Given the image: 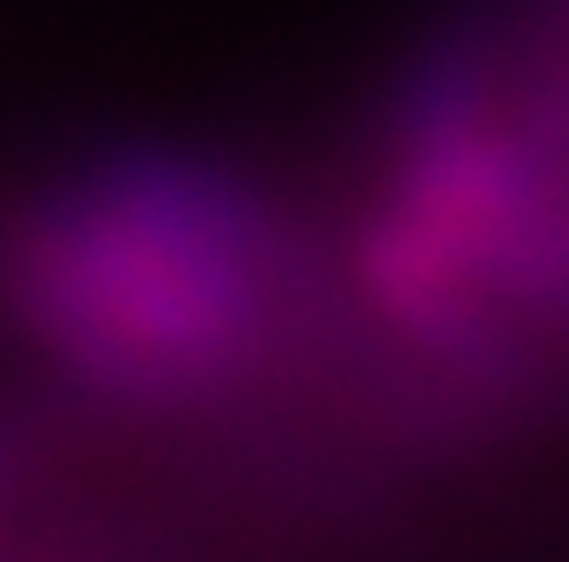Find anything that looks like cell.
Segmentation results:
<instances>
[{"label": "cell", "mask_w": 569, "mask_h": 562, "mask_svg": "<svg viewBox=\"0 0 569 562\" xmlns=\"http://www.w3.org/2000/svg\"><path fill=\"white\" fill-rule=\"evenodd\" d=\"M393 556L569 471V0H426L301 158Z\"/></svg>", "instance_id": "obj_1"}, {"label": "cell", "mask_w": 569, "mask_h": 562, "mask_svg": "<svg viewBox=\"0 0 569 562\" xmlns=\"http://www.w3.org/2000/svg\"><path fill=\"white\" fill-rule=\"evenodd\" d=\"M0 380L190 458L321 556H373L301 170L190 131H66L0 164Z\"/></svg>", "instance_id": "obj_2"}]
</instances>
